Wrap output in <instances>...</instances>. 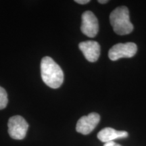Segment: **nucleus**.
<instances>
[{"instance_id": "f257e3e1", "label": "nucleus", "mask_w": 146, "mask_h": 146, "mask_svg": "<svg viewBox=\"0 0 146 146\" xmlns=\"http://www.w3.org/2000/svg\"><path fill=\"white\" fill-rule=\"evenodd\" d=\"M41 78L48 87L57 89L64 81V72L60 66L52 58L45 56L41 62Z\"/></svg>"}, {"instance_id": "f03ea898", "label": "nucleus", "mask_w": 146, "mask_h": 146, "mask_svg": "<svg viewBox=\"0 0 146 146\" xmlns=\"http://www.w3.org/2000/svg\"><path fill=\"white\" fill-rule=\"evenodd\" d=\"M110 21L113 30L119 35L130 34L133 30V25L130 22L129 11L126 6L116 8L111 12Z\"/></svg>"}, {"instance_id": "7ed1b4c3", "label": "nucleus", "mask_w": 146, "mask_h": 146, "mask_svg": "<svg viewBox=\"0 0 146 146\" xmlns=\"http://www.w3.org/2000/svg\"><path fill=\"white\" fill-rule=\"evenodd\" d=\"M137 51V45L132 42L118 43L109 50L108 57L112 61H116L123 58H132L136 54Z\"/></svg>"}, {"instance_id": "20e7f679", "label": "nucleus", "mask_w": 146, "mask_h": 146, "mask_svg": "<svg viewBox=\"0 0 146 146\" xmlns=\"http://www.w3.org/2000/svg\"><path fill=\"white\" fill-rule=\"evenodd\" d=\"M8 133L14 139H23L27 135L29 125L21 116H14L8 120Z\"/></svg>"}, {"instance_id": "39448f33", "label": "nucleus", "mask_w": 146, "mask_h": 146, "mask_svg": "<svg viewBox=\"0 0 146 146\" xmlns=\"http://www.w3.org/2000/svg\"><path fill=\"white\" fill-rule=\"evenodd\" d=\"M81 31L89 37H95L99 31V25L96 16L91 11H86L82 15Z\"/></svg>"}, {"instance_id": "423d86ee", "label": "nucleus", "mask_w": 146, "mask_h": 146, "mask_svg": "<svg viewBox=\"0 0 146 146\" xmlns=\"http://www.w3.org/2000/svg\"><path fill=\"white\" fill-rule=\"evenodd\" d=\"M100 120V116L98 113L92 112L84 116L78 120L76 130L83 135H88L94 130Z\"/></svg>"}, {"instance_id": "0eeeda50", "label": "nucleus", "mask_w": 146, "mask_h": 146, "mask_svg": "<svg viewBox=\"0 0 146 146\" xmlns=\"http://www.w3.org/2000/svg\"><path fill=\"white\" fill-rule=\"evenodd\" d=\"M79 49L90 62H95L100 57V45L97 41H86L79 43Z\"/></svg>"}, {"instance_id": "6e6552de", "label": "nucleus", "mask_w": 146, "mask_h": 146, "mask_svg": "<svg viewBox=\"0 0 146 146\" xmlns=\"http://www.w3.org/2000/svg\"><path fill=\"white\" fill-rule=\"evenodd\" d=\"M129 134L127 131H116L110 127H106L100 131L98 134V138L100 141L104 143L114 141V139L120 138H125Z\"/></svg>"}, {"instance_id": "1a4fd4ad", "label": "nucleus", "mask_w": 146, "mask_h": 146, "mask_svg": "<svg viewBox=\"0 0 146 146\" xmlns=\"http://www.w3.org/2000/svg\"><path fill=\"white\" fill-rule=\"evenodd\" d=\"M8 95L6 91L3 87H0V110L5 108L8 104Z\"/></svg>"}, {"instance_id": "9d476101", "label": "nucleus", "mask_w": 146, "mask_h": 146, "mask_svg": "<svg viewBox=\"0 0 146 146\" xmlns=\"http://www.w3.org/2000/svg\"><path fill=\"white\" fill-rule=\"evenodd\" d=\"M104 146H121L119 144L115 143L114 141H110V142H107V143H105L104 145Z\"/></svg>"}, {"instance_id": "9b49d317", "label": "nucleus", "mask_w": 146, "mask_h": 146, "mask_svg": "<svg viewBox=\"0 0 146 146\" xmlns=\"http://www.w3.org/2000/svg\"><path fill=\"white\" fill-rule=\"evenodd\" d=\"M75 2L79 3V4H87L90 2V1L89 0H76Z\"/></svg>"}, {"instance_id": "f8f14e48", "label": "nucleus", "mask_w": 146, "mask_h": 146, "mask_svg": "<svg viewBox=\"0 0 146 146\" xmlns=\"http://www.w3.org/2000/svg\"><path fill=\"white\" fill-rule=\"evenodd\" d=\"M98 2L100 3H106L108 2V0H99Z\"/></svg>"}]
</instances>
